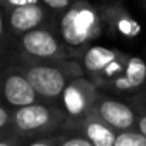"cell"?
Wrapping results in <instances>:
<instances>
[{"mask_svg": "<svg viewBox=\"0 0 146 146\" xmlns=\"http://www.w3.org/2000/svg\"><path fill=\"white\" fill-rule=\"evenodd\" d=\"M113 146H146V137L140 132H121L118 133Z\"/></svg>", "mask_w": 146, "mask_h": 146, "instance_id": "obj_13", "label": "cell"}, {"mask_svg": "<svg viewBox=\"0 0 146 146\" xmlns=\"http://www.w3.org/2000/svg\"><path fill=\"white\" fill-rule=\"evenodd\" d=\"M61 99L68 115L72 118H86L91 115V108L94 105L96 86L90 80L77 77L69 82Z\"/></svg>", "mask_w": 146, "mask_h": 146, "instance_id": "obj_4", "label": "cell"}, {"mask_svg": "<svg viewBox=\"0 0 146 146\" xmlns=\"http://www.w3.org/2000/svg\"><path fill=\"white\" fill-rule=\"evenodd\" d=\"M127 57L111 50V49L102 47V46H93L86 50L83 57V66L88 74L98 83H111L126 66Z\"/></svg>", "mask_w": 146, "mask_h": 146, "instance_id": "obj_2", "label": "cell"}, {"mask_svg": "<svg viewBox=\"0 0 146 146\" xmlns=\"http://www.w3.org/2000/svg\"><path fill=\"white\" fill-rule=\"evenodd\" d=\"M46 13L39 5H25L10 11V25L14 33H29L38 29Z\"/></svg>", "mask_w": 146, "mask_h": 146, "instance_id": "obj_9", "label": "cell"}, {"mask_svg": "<svg viewBox=\"0 0 146 146\" xmlns=\"http://www.w3.org/2000/svg\"><path fill=\"white\" fill-rule=\"evenodd\" d=\"M22 47L29 55H33V57L38 58L60 57L61 54L60 42L57 41V38L52 33L41 29L25 33L22 36Z\"/></svg>", "mask_w": 146, "mask_h": 146, "instance_id": "obj_7", "label": "cell"}, {"mask_svg": "<svg viewBox=\"0 0 146 146\" xmlns=\"http://www.w3.org/2000/svg\"><path fill=\"white\" fill-rule=\"evenodd\" d=\"M61 146H94L86 137H71L63 140Z\"/></svg>", "mask_w": 146, "mask_h": 146, "instance_id": "obj_15", "label": "cell"}, {"mask_svg": "<svg viewBox=\"0 0 146 146\" xmlns=\"http://www.w3.org/2000/svg\"><path fill=\"white\" fill-rule=\"evenodd\" d=\"M85 137L94 146H113L116 141V133L110 126L104 123L96 113L88 115L83 121Z\"/></svg>", "mask_w": 146, "mask_h": 146, "instance_id": "obj_11", "label": "cell"}, {"mask_svg": "<svg viewBox=\"0 0 146 146\" xmlns=\"http://www.w3.org/2000/svg\"><path fill=\"white\" fill-rule=\"evenodd\" d=\"M60 33L66 44L74 47L83 46L99 36L101 17L88 2H77L63 14Z\"/></svg>", "mask_w": 146, "mask_h": 146, "instance_id": "obj_1", "label": "cell"}, {"mask_svg": "<svg viewBox=\"0 0 146 146\" xmlns=\"http://www.w3.org/2000/svg\"><path fill=\"white\" fill-rule=\"evenodd\" d=\"M0 146H13L10 141H0Z\"/></svg>", "mask_w": 146, "mask_h": 146, "instance_id": "obj_21", "label": "cell"}, {"mask_svg": "<svg viewBox=\"0 0 146 146\" xmlns=\"http://www.w3.org/2000/svg\"><path fill=\"white\" fill-rule=\"evenodd\" d=\"M58 118L50 108L41 104H33L27 107H21L13 115V121L16 127L24 132H36V130L49 129L52 124L57 123Z\"/></svg>", "mask_w": 146, "mask_h": 146, "instance_id": "obj_6", "label": "cell"}, {"mask_svg": "<svg viewBox=\"0 0 146 146\" xmlns=\"http://www.w3.org/2000/svg\"><path fill=\"white\" fill-rule=\"evenodd\" d=\"M47 7L55 8V10H63V8H68V5L71 3V0H42Z\"/></svg>", "mask_w": 146, "mask_h": 146, "instance_id": "obj_16", "label": "cell"}, {"mask_svg": "<svg viewBox=\"0 0 146 146\" xmlns=\"http://www.w3.org/2000/svg\"><path fill=\"white\" fill-rule=\"evenodd\" d=\"M137 127H138V132L143 133L146 137V115H141L138 116V121H137Z\"/></svg>", "mask_w": 146, "mask_h": 146, "instance_id": "obj_17", "label": "cell"}, {"mask_svg": "<svg viewBox=\"0 0 146 146\" xmlns=\"http://www.w3.org/2000/svg\"><path fill=\"white\" fill-rule=\"evenodd\" d=\"M94 113L113 130L127 132L138 121V118L135 116L133 110L129 105H126L124 102H119V101H113V99L101 101Z\"/></svg>", "mask_w": 146, "mask_h": 146, "instance_id": "obj_5", "label": "cell"}, {"mask_svg": "<svg viewBox=\"0 0 146 146\" xmlns=\"http://www.w3.org/2000/svg\"><path fill=\"white\" fill-rule=\"evenodd\" d=\"M146 80V63L141 58L130 57L127 58L126 66L123 72L111 82V86L119 91H127V90L138 88Z\"/></svg>", "mask_w": 146, "mask_h": 146, "instance_id": "obj_10", "label": "cell"}, {"mask_svg": "<svg viewBox=\"0 0 146 146\" xmlns=\"http://www.w3.org/2000/svg\"><path fill=\"white\" fill-rule=\"evenodd\" d=\"M110 21L113 24V29L126 38H133L140 32L138 22L135 19H132L130 16H127L126 13H123V11L113 10V13L110 14Z\"/></svg>", "mask_w": 146, "mask_h": 146, "instance_id": "obj_12", "label": "cell"}, {"mask_svg": "<svg viewBox=\"0 0 146 146\" xmlns=\"http://www.w3.org/2000/svg\"><path fill=\"white\" fill-rule=\"evenodd\" d=\"M3 94L5 99L10 102L11 105H17V107H27V105H33L36 102V91L30 82L25 79L22 74H11L7 77L3 85Z\"/></svg>", "mask_w": 146, "mask_h": 146, "instance_id": "obj_8", "label": "cell"}, {"mask_svg": "<svg viewBox=\"0 0 146 146\" xmlns=\"http://www.w3.org/2000/svg\"><path fill=\"white\" fill-rule=\"evenodd\" d=\"M25 79L30 82L36 94L41 98L55 99L63 96L66 86L69 85L66 72L60 68L50 64H36L24 71Z\"/></svg>", "mask_w": 146, "mask_h": 146, "instance_id": "obj_3", "label": "cell"}, {"mask_svg": "<svg viewBox=\"0 0 146 146\" xmlns=\"http://www.w3.org/2000/svg\"><path fill=\"white\" fill-rule=\"evenodd\" d=\"M8 121H10V115H8V111L5 110L3 107H0V129L7 126Z\"/></svg>", "mask_w": 146, "mask_h": 146, "instance_id": "obj_18", "label": "cell"}, {"mask_svg": "<svg viewBox=\"0 0 146 146\" xmlns=\"http://www.w3.org/2000/svg\"><path fill=\"white\" fill-rule=\"evenodd\" d=\"M3 33V19H2V13H0V36Z\"/></svg>", "mask_w": 146, "mask_h": 146, "instance_id": "obj_20", "label": "cell"}, {"mask_svg": "<svg viewBox=\"0 0 146 146\" xmlns=\"http://www.w3.org/2000/svg\"><path fill=\"white\" fill-rule=\"evenodd\" d=\"M29 146H55L54 143H49V141H35Z\"/></svg>", "mask_w": 146, "mask_h": 146, "instance_id": "obj_19", "label": "cell"}, {"mask_svg": "<svg viewBox=\"0 0 146 146\" xmlns=\"http://www.w3.org/2000/svg\"><path fill=\"white\" fill-rule=\"evenodd\" d=\"M0 5L7 10H14L25 5H39V0H0Z\"/></svg>", "mask_w": 146, "mask_h": 146, "instance_id": "obj_14", "label": "cell"}]
</instances>
